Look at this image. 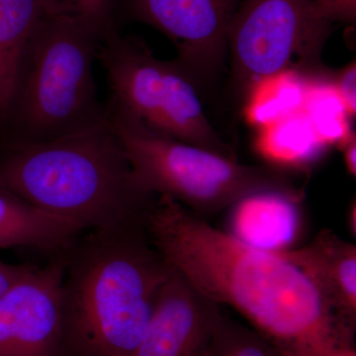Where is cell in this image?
<instances>
[{
    "label": "cell",
    "instance_id": "cell-21",
    "mask_svg": "<svg viewBox=\"0 0 356 356\" xmlns=\"http://www.w3.org/2000/svg\"><path fill=\"white\" fill-rule=\"evenodd\" d=\"M325 18L341 22H355L356 0H310Z\"/></svg>",
    "mask_w": 356,
    "mask_h": 356
},
{
    "label": "cell",
    "instance_id": "cell-2",
    "mask_svg": "<svg viewBox=\"0 0 356 356\" xmlns=\"http://www.w3.org/2000/svg\"><path fill=\"white\" fill-rule=\"evenodd\" d=\"M83 234L63 252L65 355L134 356L175 269L146 222Z\"/></svg>",
    "mask_w": 356,
    "mask_h": 356
},
{
    "label": "cell",
    "instance_id": "cell-12",
    "mask_svg": "<svg viewBox=\"0 0 356 356\" xmlns=\"http://www.w3.org/2000/svg\"><path fill=\"white\" fill-rule=\"evenodd\" d=\"M303 199L277 191L250 194L229 206L225 232L264 252L293 250L303 233Z\"/></svg>",
    "mask_w": 356,
    "mask_h": 356
},
{
    "label": "cell",
    "instance_id": "cell-4",
    "mask_svg": "<svg viewBox=\"0 0 356 356\" xmlns=\"http://www.w3.org/2000/svg\"><path fill=\"white\" fill-rule=\"evenodd\" d=\"M111 25L65 11L44 18L28 49L0 140L38 144L105 119L93 63Z\"/></svg>",
    "mask_w": 356,
    "mask_h": 356
},
{
    "label": "cell",
    "instance_id": "cell-25",
    "mask_svg": "<svg viewBox=\"0 0 356 356\" xmlns=\"http://www.w3.org/2000/svg\"><path fill=\"white\" fill-rule=\"evenodd\" d=\"M329 356H356V351L353 346H343L332 351Z\"/></svg>",
    "mask_w": 356,
    "mask_h": 356
},
{
    "label": "cell",
    "instance_id": "cell-5",
    "mask_svg": "<svg viewBox=\"0 0 356 356\" xmlns=\"http://www.w3.org/2000/svg\"><path fill=\"white\" fill-rule=\"evenodd\" d=\"M140 184L198 216H210L255 192L277 191L305 197L291 172L248 165L156 132L105 110Z\"/></svg>",
    "mask_w": 356,
    "mask_h": 356
},
{
    "label": "cell",
    "instance_id": "cell-16",
    "mask_svg": "<svg viewBox=\"0 0 356 356\" xmlns=\"http://www.w3.org/2000/svg\"><path fill=\"white\" fill-rule=\"evenodd\" d=\"M308 79L288 70L262 77L245 96L243 115L259 129L296 113L303 106Z\"/></svg>",
    "mask_w": 356,
    "mask_h": 356
},
{
    "label": "cell",
    "instance_id": "cell-19",
    "mask_svg": "<svg viewBox=\"0 0 356 356\" xmlns=\"http://www.w3.org/2000/svg\"><path fill=\"white\" fill-rule=\"evenodd\" d=\"M60 10L76 13L99 24H114L113 9L116 0H51Z\"/></svg>",
    "mask_w": 356,
    "mask_h": 356
},
{
    "label": "cell",
    "instance_id": "cell-24",
    "mask_svg": "<svg viewBox=\"0 0 356 356\" xmlns=\"http://www.w3.org/2000/svg\"><path fill=\"white\" fill-rule=\"evenodd\" d=\"M348 226L353 238L356 236V204L355 201L351 204L348 212Z\"/></svg>",
    "mask_w": 356,
    "mask_h": 356
},
{
    "label": "cell",
    "instance_id": "cell-6",
    "mask_svg": "<svg viewBox=\"0 0 356 356\" xmlns=\"http://www.w3.org/2000/svg\"><path fill=\"white\" fill-rule=\"evenodd\" d=\"M96 60L106 74L105 110L139 122L173 139L236 159L218 135L200 92L175 60H161L139 37L122 36L115 25L103 33Z\"/></svg>",
    "mask_w": 356,
    "mask_h": 356
},
{
    "label": "cell",
    "instance_id": "cell-8",
    "mask_svg": "<svg viewBox=\"0 0 356 356\" xmlns=\"http://www.w3.org/2000/svg\"><path fill=\"white\" fill-rule=\"evenodd\" d=\"M241 0H119L129 17L156 28L199 92L216 83L228 58V30Z\"/></svg>",
    "mask_w": 356,
    "mask_h": 356
},
{
    "label": "cell",
    "instance_id": "cell-10",
    "mask_svg": "<svg viewBox=\"0 0 356 356\" xmlns=\"http://www.w3.org/2000/svg\"><path fill=\"white\" fill-rule=\"evenodd\" d=\"M222 315L221 306L175 270L134 356H206Z\"/></svg>",
    "mask_w": 356,
    "mask_h": 356
},
{
    "label": "cell",
    "instance_id": "cell-18",
    "mask_svg": "<svg viewBox=\"0 0 356 356\" xmlns=\"http://www.w3.org/2000/svg\"><path fill=\"white\" fill-rule=\"evenodd\" d=\"M206 356H283L254 329L222 315Z\"/></svg>",
    "mask_w": 356,
    "mask_h": 356
},
{
    "label": "cell",
    "instance_id": "cell-23",
    "mask_svg": "<svg viewBox=\"0 0 356 356\" xmlns=\"http://www.w3.org/2000/svg\"><path fill=\"white\" fill-rule=\"evenodd\" d=\"M343 151L344 163H346V170L351 175V177H356V137L353 138L348 143L341 147Z\"/></svg>",
    "mask_w": 356,
    "mask_h": 356
},
{
    "label": "cell",
    "instance_id": "cell-22",
    "mask_svg": "<svg viewBox=\"0 0 356 356\" xmlns=\"http://www.w3.org/2000/svg\"><path fill=\"white\" fill-rule=\"evenodd\" d=\"M35 266L29 264H9L0 261V297L25 278Z\"/></svg>",
    "mask_w": 356,
    "mask_h": 356
},
{
    "label": "cell",
    "instance_id": "cell-11",
    "mask_svg": "<svg viewBox=\"0 0 356 356\" xmlns=\"http://www.w3.org/2000/svg\"><path fill=\"white\" fill-rule=\"evenodd\" d=\"M277 254L301 269L332 313L355 329V245L325 229L306 245Z\"/></svg>",
    "mask_w": 356,
    "mask_h": 356
},
{
    "label": "cell",
    "instance_id": "cell-13",
    "mask_svg": "<svg viewBox=\"0 0 356 356\" xmlns=\"http://www.w3.org/2000/svg\"><path fill=\"white\" fill-rule=\"evenodd\" d=\"M56 11L62 10L51 0H0V135L28 49L44 18Z\"/></svg>",
    "mask_w": 356,
    "mask_h": 356
},
{
    "label": "cell",
    "instance_id": "cell-20",
    "mask_svg": "<svg viewBox=\"0 0 356 356\" xmlns=\"http://www.w3.org/2000/svg\"><path fill=\"white\" fill-rule=\"evenodd\" d=\"M332 83L348 109L351 118L356 113V64L351 62L346 67L337 72H332Z\"/></svg>",
    "mask_w": 356,
    "mask_h": 356
},
{
    "label": "cell",
    "instance_id": "cell-3",
    "mask_svg": "<svg viewBox=\"0 0 356 356\" xmlns=\"http://www.w3.org/2000/svg\"><path fill=\"white\" fill-rule=\"evenodd\" d=\"M0 188L84 231L145 222L158 198L138 179L106 117L48 142L0 140Z\"/></svg>",
    "mask_w": 356,
    "mask_h": 356
},
{
    "label": "cell",
    "instance_id": "cell-15",
    "mask_svg": "<svg viewBox=\"0 0 356 356\" xmlns=\"http://www.w3.org/2000/svg\"><path fill=\"white\" fill-rule=\"evenodd\" d=\"M254 149L266 165L288 172H307L330 149L302 111L257 129Z\"/></svg>",
    "mask_w": 356,
    "mask_h": 356
},
{
    "label": "cell",
    "instance_id": "cell-7",
    "mask_svg": "<svg viewBox=\"0 0 356 356\" xmlns=\"http://www.w3.org/2000/svg\"><path fill=\"white\" fill-rule=\"evenodd\" d=\"M332 24L310 0H241L228 30L232 88L245 100L257 81L283 70L329 76L322 53Z\"/></svg>",
    "mask_w": 356,
    "mask_h": 356
},
{
    "label": "cell",
    "instance_id": "cell-9",
    "mask_svg": "<svg viewBox=\"0 0 356 356\" xmlns=\"http://www.w3.org/2000/svg\"><path fill=\"white\" fill-rule=\"evenodd\" d=\"M64 254L0 297V356H67L63 324Z\"/></svg>",
    "mask_w": 356,
    "mask_h": 356
},
{
    "label": "cell",
    "instance_id": "cell-14",
    "mask_svg": "<svg viewBox=\"0 0 356 356\" xmlns=\"http://www.w3.org/2000/svg\"><path fill=\"white\" fill-rule=\"evenodd\" d=\"M84 229L0 188V248H31L62 254Z\"/></svg>",
    "mask_w": 356,
    "mask_h": 356
},
{
    "label": "cell",
    "instance_id": "cell-1",
    "mask_svg": "<svg viewBox=\"0 0 356 356\" xmlns=\"http://www.w3.org/2000/svg\"><path fill=\"white\" fill-rule=\"evenodd\" d=\"M146 229L177 273L218 305L238 311L283 356H329L353 346L355 329L280 254L248 247L165 196L149 211Z\"/></svg>",
    "mask_w": 356,
    "mask_h": 356
},
{
    "label": "cell",
    "instance_id": "cell-17",
    "mask_svg": "<svg viewBox=\"0 0 356 356\" xmlns=\"http://www.w3.org/2000/svg\"><path fill=\"white\" fill-rule=\"evenodd\" d=\"M327 76L308 79L302 111L306 115L318 139L325 146L341 149L355 134L351 129L350 115Z\"/></svg>",
    "mask_w": 356,
    "mask_h": 356
}]
</instances>
